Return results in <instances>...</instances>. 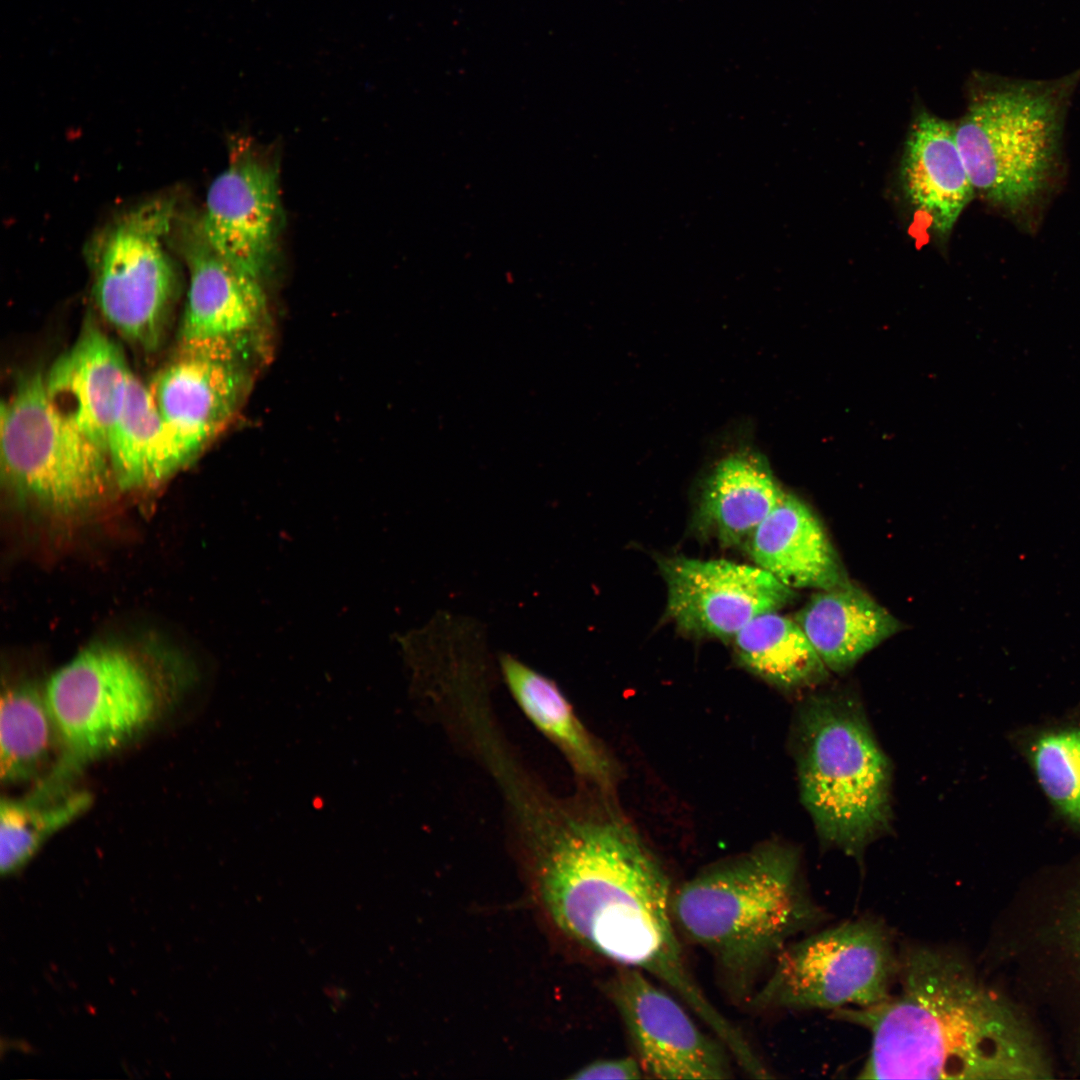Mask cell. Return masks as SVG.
Here are the masks:
<instances>
[{
	"label": "cell",
	"mask_w": 1080,
	"mask_h": 1080,
	"mask_svg": "<svg viewBox=\"0 0 1080 1080\" xmlns=\"http://www.w3.org/2000/svg\"><path fill=\"white\" fill-rule=\"evenodd\" d=\"M131 373L119 346L89 320L52 364L44 384L55 409L107 453L109 430Z\"/></svg>",
	"instance_id": "obj_16"
},
{
	"label": "cell",
	"mask_w": 1080,
	"mask_h": 1080,
	"mask_svg": "<svg viewBox=\"0 0 1080 1080\" xmlns=\"http://www.w3.org/2000/svg\"><path fill=\"white\" fill-rule=\"evenodd\" d=\"M58 744L45 692L32 684L4 690L0 703V776L2 784L37 777Z\"/></svg>",
	"instance_id": "obj_25"
},
{
	"label": "cell",
	"mask_w": 1080,
	"mask_h": 1080,
	"mask_svg": "<svg viewBox=\"0 0 1080 1080\" xmlns=\"http://www.w3.org/2000/svg\"><path fill=\"white\" fill-rule=\"evenodd\" d=\"M570 1079H622L635 1080L646 1078L635 1056L601 1059L593 1061L577 1070Z\"/></svg>",
	"instance_id": "obj_27"
},
{
	"label": "cell",
	"mask_w": 1080,
	"mask_h": 1080,
	"mask_svg": "<svg viewBox=\"0 0 1080 1080\" xmlns=\"http://www.w3.org/2000/svg\"><path fill=\"white\" fill-rule=\"evenodd\" d=\"M796 744L801 798L821 842L861 864L892 819L891 766L861 703L840 690L811 696Z\"/></svg>",
	"instance_id": "obj_4"
},
{
	"label": "cell",
	"mask_w": 1080,
	"mask_h": 1080,
	"mask_svg": "<svg viewBox=\"0 0 1080 1080\" xmlns=\"http://www.w3.org/2000/svg\"><path fill=\"white\" fill-rule=\"evenodd\" d=\"M734 638L742 663L778 686L812 687L828 678L829 669L798 623L776 611L755 617Z\"/></svg>",
	"instance_id": "obj_24"
},
{
	"label": "cell",
	"mask_w": 1080,
	"mask_h": 1080,
	"mask_svg": "<svg viewBox=\"0 0 1080 1080\" xmlns=\"http://www.w3.org/2000/svg\"><path fill=\"white\" fill-rule=\"evenodd\" d=\"M795 621L829 669L843 673L902 629L901 622L851 581L817 590Z\"/></svg>",
	"instance_id": "obj_19"
},
{
	"label": "cell",
	"mask_w": 1080,
	"mask_h": 1080,
	"mask_svg": "<svg viewBox=\"0 0 1080 1080\" xmlns=\"http://www.w3.org/2000/svg\"><path fill=\"white\" fill-rule=\"evenodd\" d=\"M999 944L1006 990L1054 1030L1068 1071L1080 1075V860L1046 872L1010 904Z\"/></svg>",
	"instance_id": "obj_6"
},
{
	"label": "cell",
	"mask_w": 1080,
	"mask_h": 1080,
	"mask_svg": "<svg viewBox=\"0 0 1080 1080\" xmlns=\"http://www.w3.org/2000/svg\"><path fill=\"white\" fill-rule=\"evenodd\" d=\"M533 834L531 875L544 911L570 939L664 984L732 1052L747 1038L696 981L672 913L670 880L625 824L553 815Z\"/></svg>",
	"instance_id": "obj_1"
},
{
	"label": "cell",
	"mask_w": 1080,
	"mask_h": 1080,
	"mask_svg": "<svg viewBox=\"0 0 1080 1080\" xmlns=\"http://www.w3.org/2000/svg\"><path fill=\"white\" fill-rule=\"evenodd\" d=\"M1010 738L1054 818L1080 838V705L1018 728Z\"/></svg>",
	"instance_id": "obj_22"
},
{
	"label": "cell",
	"mask_w": 1080,
	"mask_h": 1080,
	"mask_svg": "<svg viewBox=\"0 0 1080 1080\" xmlns=\"http://www.w3.org/2000/svg\"><path fill=\"white\" fill-rule=\"evenodd\" d=\"M256 373L209 357L178 353L148 386L179 469L238 415Z\"/></svg>",
	"instance_id": "obj_15"
},
{
	"label": "cell",
	"mask_w": 1080,
	"mask_h": 1080,
	"mask_svg": "<svg viewBox=\"0 0 1080 1080\" xmlns=\"http://www.w3.org/2000/svg\"><path fill=\"white\" fill-rule=\"evenodd\" d=\"M758 567L792 589H831L850 580L820 520L792 494L758 525L747 542Z\"/></svg>",
	"instance_id": "obj_18"
},
{
	"label": "cell",
	"mask_w": 1080,
	"mask_h": 1080,
	"mask_svg": "<svg viewBox=\"0 0 1080 1080\" xmlns=\"http://www.w3.org/2000/svg\"><path fill=\"white\" fill-rule=\"evenodd\" d=\"M173 208L153 200L128 212L106 234L94 283L105 320L145 352L161 345L177 291L166 248Z\"/></svg>",
	"instance_id": "obj_10"
},
{
	"label": "cell",
	"mask_w": 1080,
	"mask_h": 1080,
	"mask_svg": "<svg viewBox=\"0 0 1080 1080\" xmlns=\"http://www.w3.org/2000/svg\"><path fill=\"white\" fill-rule=\"evenodd\" d=\"M107 454L124 489L156 484L179 470L150 390L133 373L109 430Z\"/></svg>",
	"instance_id": "obj_23"
},
{
	"label": "cell",
	"mask_w": 1080,
	"mask_h": 1080,
	"mask_svg": "<svg viewBox=\"0 0 1080 1080\" xmlns=\"http://www.w3.org/2000/svg\"><path fill=\"white\" fill-rule=\"evenodd\" d=\"M607 991L649 1078L719 1080L733 1077L728 1048L704 1033L687 1010L645 973L619 967Z\"/></svg>",
	"instance_id": "obj_12"
},
{
	"label": "cell",
	"mask_w": 1080,
	"mask_h": 1080,
	"mask_svg": "<svg viewBox=\"0 0 1080 1080\" xmlns=\"http://www.w3.org/2000/svg\"><path fill=\"white\" fill-rule=\"evenodd\" d=\"M282 227L277 169L256 152L240 149L211 183L199 231L224 260L264 284Z\"/></svg>",
	"instance_id": "obj_13"
},
{
	"label": "cell",
	"mask_w": 1080,
	"mask_h": 1080,
	"mask_svg": "<svg viewBox=\"0 0 1080 1080\" xmlns=\"http://www.w3.org/2000/svg\"><path fill=\"white\" fill-rule=\"evenodd\" d=\"M499 665L512 696L529 720L565 755L578 773L608 785L607 756L583 727L556 683L516 657L503 653Z\"/></svg>",
	"instance_id": "obj_21"
},
{
	"label": "cell",
	"mask_w": 1080,
	"mask_h": 1080,
	"mask_svg": "<svg viewBox=\"0 0 1080 1080\" xmlns=\"http://www.w3.org/2000/svg\"><path fill=\"white\" fill-rule=\"evenodd\" d=\"M91 803L92 796L86 791L48 792L39 788L21 799L2 798V875L22 869L48 838L82 815Z\"/></svg>",
	"instance_id": "obj_26"
},
{
	"label": "cell",
	"mask_w": 1080,
	"mask_h": 1080,
	"mask_svg": "<svg viewBox=\"0 0 1080 1080\" xmlns=\"http://www.w3.org/2000/svg\"><path fill=\"white\" fill-rule=\"evenodd\" d=\"M905 198L928 217L940 238L952 232L975 191L962 160L955 123L920 109L910 126L899 167Z\"/></svg>",
	"instance_id": "obj_17"
},
{
	"label": "cell",
	"mask_w": 1080,
	"mask_h": 1080,
	"mask_svg": "<svg viewBox=\"0 0 1080 1080\" xmlns=\"http://www.w3.org/2000/svg\"><path fill=\"white\" fill-rule=\"evenodd\" d=\"M667 614L683 631L734 637L755 617L790 603L794 590L758 566L726 560L665 558Z\"/></svg>",
	"instance_id": "obj_14"
},
{
	"label": "cell",
	"mask_w": 1080,
	"mask_h": 1080,
	"mask_svg": "<svg viewBox=\"0 0 1080 1080\" xmlns=\"http://www.w3.org/2000/svg\"><path fill=\"white\" fill-rule=\"evenodd\" d=\"M187 258L189 286L178 353L230 362L257 374L273 346L264 284L218 255L199 229Z\"/></svg>",
	"instance_id": "obj_11"
},
{
	"label": "cell",
	"mask_w": 1080,
	"mask_h": 1080,
	"mask_svg": "<svg viewBox=\"0 0 1080 1080\" xmlns=\"http://www.w3.org/2000/svg\"><path fill=\"white\" fill-rule=\"evenodd\" d=\"M895 984L896 993L878 1004L832 1011L871 1036L859 1078L1055 1077L1052 1047L1033 1016L959 953L906 945Z\"/></svg>",
	"instance_id": "obj_2"
},
{
	"label": "cell",
	"mask_w": 1080,
	"mask_h": 1080,
	"mask_svg": "<svg viewBox=\"0 0 1080 1080\" xmlns=\"http://www.w3.org/2000/svg\"><path fill=\"white\" fill-rule=\"evenodd\" d=\"M784 495L762 455L731 454L716 465L705 485L698 528L727 546L747 544Z\"/></svg>",
	"instance_id": "obj_20"
},
{
	"label": "cell",
	"mask_w": 1080,
	"mask_h": 1080,
	"mask_svg": "<svg viewBox=\"0 0 1080 1080\" xmlns=\"http://www.w3.org/2000/svg\"><path fill=\"white\" fill-rule=\"evenodd\" d=\"M44 692L61 757L43 782L62 788L82 767L153 725L170 701L145 663L107 646L82 651L50 678Z\"/></svg>",
	"instance_id": "obj_7"
},
{
	"label": "cell",
	"mask_w": 1080,
	"mask_h": 1080,
	"mask_svg": "<svg viewBox=\"0 0 1080 1080\" xmlns=\"http://www.w3.org/2000/svg\"><path fill=\"white\" fill-rule=\"evenodd\" d=\"M1065 83L975 76L957 145L977 194L1019 221L1029 220L1059 171Z\"/></svg>",
	"instance_id": "obj_5"
},
{
	"label": "cell",
	"mask_w": 1080,
	"mask_h": 1080,
	"mask_svg": "<svg viewBox=\"0 0 1080 1080\" xmlns=\"http://www.w3.org/2000/svg\"><path fill=\"white\" fill-rule=\"evenodd\" d=\"M1 465L17 491L59 511L96 501L114 479L107 453L52 405L41 372L2 403Z\"/></svg>",
	"instance_id": "obj_9"
},
{
	"label": "cell",
	"mask_w": 1080,
	"mask_h": 1080,
	"mask_svg": "<svg viewBox=\"0 0 1080 1080\" xmlns=\"http://www.w3.org/2000/svg\"><path fill=\"white\" fill-rule=\"evenodd\" d=\"M679 934L706 951L729 991L748 1000L778 954L825 919L797 852L769 844L714 865L672 897Z\"/></svg>",
	"instance_id": "obj_3"
},
{
	"label": "cell",
	"mask_w": 1080,
	"mask_h": 1080,
	"mask_svg": "<svg viewBox=\"0 0 1080 1080\" xmlns=\"http://www.w3.org/2000/svg\"><path fill=\"white\" fill-rule=\"evenodd\" d=\"M899 951L879 920L861 918L789 943L749 999L758 1010H837L886 1000Z\"/></svg>",
	"instance_id": "obj_8"
}]
</instances>
